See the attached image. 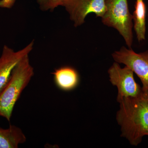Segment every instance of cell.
<instances>
[{"instance_id":"1","label":"cell","mask_w":148,"mask_h":148,"mask_svg":"<svg viewBox=\"0 0 148 148\" xmlns=\"http://www.w3.org/2000/svg\"><path fill=\"white\" fill-rule=\"evenodd\" d=\"M116 119L121 127V136L130 145L137 146L148 136V91L139 96L122 99Z\"/></svg>"},{"instance_id":"2","label":"cell","mask_w":148,"mask_h":148,"mask_svg":"<svg viewBox=\"0 0 148 148\" xmlns=\"http://www.w3.org/2000/svg\"><path fill=\"white\" fill-rule=\"evenodd\" d=\"M29 54L19 61L7 84L0 93V116L10 121L15 104L34 76Z\"/></svg>"},{"instance_id":"3","label":"cell","mask_w":148,"mask_h":148,"mask_svg":"<svg viewBox=\"0 0 148 148\" xmlns=\"http://www.w3.org/2000/svg\"><path fill=\"white\" fill-rule=\"evenodd\" d=\"M106 10L101 17L104 25L116 29L124 39L127 47L132 49L133 28L132 15L127 0H106Z\"/></svg>"},{"instance_id":"4","label":"cell","mask_w":148,"mask_h":148,"mask_svg":"<svg viewBox=\"0 0 148 148\" xmlns=\"http://www.w3.org/2000/svg\"><path fill=\"white\" fill-rule=\"evenodd\" d=\"M108 73L110 82L117 88V101L119 103L124 98L137 97L143 92L142 87L134 79V72L129 67L121 68L115 62Z\"/></svg>"},{"instance_id":"5","label":"cell","mask_w":148,"mask_h":148,"mask_svg":"<svg viewBox=\"0 0 148 148\" xmlns=\"http://www.w3.org/2000/svg\"><path fill=\"white\" fill-rule=\"evenodd\" d=\"M115 62L130 68L142 82L143 91H148V50L137 53L125 47L112 53Z\"/></svg>"},{"instance_id":"6","label":"cell","mask_w":148,"mask_h":148,"mask_svg":"<svg viewBox=\"0 0 148 148\" xmlns=\"http://www.w3.org/2000/svg\"><path fill=\"white\" fill-rule=\"evenodd\" d=\"M106 0H63L64 7L70 18L77 27L84 23L85 19L90 13L96 17H102L106 11Z\"/></svg>"},{"instance_id":"7","label":"cell","mask_w":148,"mask_h":148,"mask_svg":"<svg viewBox=\"0 0 148 148\" xmlns=\"http://www.w3.org/2000/svg\"><path fill=\"white\" fill-rule=\"evenodd\" d=\"M34 41L18 51L5 45L0 57V93L10 79L14 69L19 61L33 50Z\"/></svg>"},{"instance_id":"8","label":"cell","mask_w":148,"mask_h":148,"mask_svg":"<svg viewBox=\"0 0 148 148\" xmlns=\"http://www.w3.org/2000/svg\"><path fill=\"white\" fill-rule=\"evenodd\" d=\"M55 84L61 90L70 91L78 85L79 76L77 71L70 66L56 69L52 73Z\"/></svg>"},{"instance_id":"9","label":"cell","mask_w":148,"mask_h":148,"mask_svg":"<svg viewBox=\"0 0 148 148\" xmlns=\"http://www.w3.org/2000/svg\"><path fill=\"white\" fill-rule=\"evenodd\" d=\"M27 141V137L20 127L10 125L7 129L0 127V148H17Z\"/></svg>"},{"instance_id":"10","label":"cell","mask_w":148,"mask_h":148,"mask_svg":"<svg viewBox=\"0 0 148 148\" xmlns=\"http://www.w3.org/2000/svg\"><path fill=\"white\" fill-rule=\"evenodd\" d=\"M147 9L144 0H136L132 14L133 28L139 42L145 40Z\"/></svg>"},{"instance_id":"11","label":"cell","mask_w":148,"mask_h":148,"mask_svg":"<svg viewBox=\"0 0 148 148\" xmlns=\"http://www.w3.org/2000/svg\"><path fill=\"white\" fill-rule=\"evenodd\" d=\"M63 0H37L40 8L43 11H53L58 6L62 5Z\"/></svg>"},{"instance_id":"12","label":"cell","mask_w":148,"mask_h":148,"mask_svg":"<svg viewBox=\"0 0 148 148\" xmlns=\"http://www.w3.org/2000/svg\"><path fill=\"white\" fill-rule=\"evenodd\" d=\"M15 2V0H0V7L10 8Z\"/></svg>"},{"instance_id":"13","label":"cell","mask_w":148,"mask_h":148,"mask_svg":"<svg viewBox=\"0 0 148 148\" xmlns=\"http://www.w3.org/2000/svg\"></svg>"}]
</instances>
